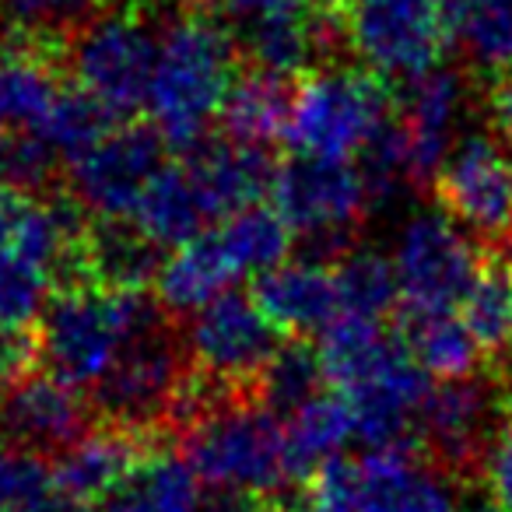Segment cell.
Listing matches in <instances>:
<instances>
[{
    "instance_id": "f546056e",
    "label": "cell",
    "mask_w": 512,
    "mask_h": 512,
    "mask_svg": "<svg viewBox=\"0 0 512 512\" xmlns=\"http://www.w3.org/2000/svg\"><path fill=\"white\" fill-rule=\"evenodd\" d=\"M327 383L330 379L323 369L320 348H313L306 337H295V341L281 344L278 355L264 369V376L256 383V400L271 407L278 418H292L302 404L320 397Z\"/></svg>"
},
{
    "instance_id": "9c48e42d",
    "label": "cell",
    "mask_w": 512,
    "mask_h": 512,
    "mask_svg": "<svg viewBox=\"0 0 512 512\" xmlns=\"http://www.w3.org/2000/svg\"><path fill=\"white\" fill-rule=\"evenodd\" d=\"M271 200L292 232L320 253H348L358 225L372 211L358 162L295 155L274 176Z\"/></svg>"
},
{
    "instance_id": "7402d4cb",
    "label": "cell",
    "mask_w": 512,
    "mask_h": 512,
    "mask_svg": "<svg viewBox=\"0 0 512 512\" xmlns=\"http://www.w3.org/2000/svg\"><path fill=\"white\" fill-rule=\"evenodd\" d=\"M130 221L162 249H176L218 225L183 158L162 165Z\"/></svg>"
},
{
    "instance_id": "f6af8a7d",
    "label": "cell",
    "mask_w": 512,
    "mask_h": 512,
    "mask_svg": "<svg viewBox=\"0 0 512 512\" xmlns=\"http://www.w3.org/2000/svg\"><path fill=\"white\" fill-rule=\"evenodd\" d=\"M306 4H309V8H334V4H337V0H306Z\"/></svg>"
},
{
    "instance_id": "603a6c76",
    "label": "cell",
    "mask_w": 512,
    "mask_h": 512,
    "mask_svg": "<svg viewBox=\"0 0 512 512\" xmlns=\"http://www.w3.org/2000/svg\"><path fill=\"white\" fill-rule=\"evenodd\" d=\"M449 36L474 81L512 74V0H449Z\"/></svg>"
},
{
    "instance_id": "ac0fdd59",
    "label": "cell",
    "mask_w": 512,
    "mask_h": 512,
    "mask_svg": "<svg viewBox=\"0 0 512 512\" xmlns=\"http://www.w3.org/2000/svg\"><path fill=\"white\" fill-rule=\"evenodd\" d=\"M183 162L190 176L197 179L214 221L228 218V214L242 211L249 204H260L271 193L274 176H278L271 151L264 144L235 141L228 134L204 137L200 144L186 148Z\"/></svg>"
},
{
    "instance_id": "d6986e66",
    "label": "cell",
    "mask_w": 512,
    "mask_h": 512,
    "mask_svg": "<svg viewBox=\"0 0 512 512\" xmlns=\"http://www.w3.org/2000/svg\"><path fill=\"white\" fill-rule=\"evenodd\" d=\"M158 446H169V442L99 421L92 432H85L71 449H64L53 460V484L57 491L81 498V502H102Z\"/></svg>"
},
{
    "instance_id": "4fadbf2b",
    "label": "cell",
    "mask_w": 512,
    "mask_h": 512,
    "mask_svg": "<svg viewBox=\"0 0 512 512\" xmlns=\"http://www.w3.org/2000/svg\"><path fill=\"white\" fill-rule=\"evenodd\" d=\"M435 200L474 239L495 249L512 232V148L491 130L463 134L432 183Z\"/></svg>"
},
{
    "instance_id": "d4e9b609",
    "label": "cell",
    "mask_w": 512,
    "mask_h": 512,
    "mask_svg": "<svg viewBox=\"0 0 512 512\" xmlns=\"http://www.w3.org/2000/svg\"><path fill=\"white\" fill-rule=\"evenodd\" d=\"M218 235L221 249H225L228 264L235 267V274L242 278H260L271 267L285 264L292 253V225L281 218L278 207L267 204H249L242 211L221 218L211 228Z\"/></svg>"
},
{
    "instance_id": "f35d334b",
    "label": "cell",
    "mask_w": 512,
    "mask_h": 512,
    "mask_svg": "<svg viewBox=\"0 0 512 512\" xmlns=\"http://www.w3.org/2000/svg\"><path fill=\"white\" fill-rule=\"evenodd\" d=\"M260 505H264V495L225 488V484H207V491L197 502V512H260Z\"/></svg>"
},
{
    "instance_id": "74e56055",
    "label": "cell",
    "mask_w": 512,
    "mask_h": 512,
    "mask_svg": "<svg viewBox=\"0 0 512 512\" xmlns=\"http://www.w3.org/2000/svg\"><path fill=\"white\" fill-rule=\"evenodd\" d=\"M228 15L239 25H253V22H267V18H281V15H295V11H306V0H225Z\"/></svg>"
},
{
    "instance_id": "e0dca14e",
    "label": "cell",
    "mask_w": 512,
    "mask_h": 512,
    "mask_svg": "<svg viewBox=\"0 0 512 512\" xmlns=\"http://www.w3.org/2000/svg\"><path fill=\"white\" fill-rule=\"evenodd\" d=\"M253 299L281 334L292 337H320L341 316L334 264H323L320 256L285 260L260 274Z\"/></svg>"
},
{
    "instance_id": "44dd1931",
    "label": "cell",
    "mask_w": 512,
    "mask_h": 512,
    "mask_svg": "<svg viewBox=\"0 0 512 512\" xmlns=\"http://www.w3.org/2000/svg\"><path fill=\"white\" fill-rule=\"evenodd\" d=\"M232 285H239V274L228 264L218 235L207 228L204 235L165 256L155 278V295L169 316H193L218 295L232 292Z\"/></svg>"
},
{
    "instance_id": "1f68e13d",
    "label": "cell",
    "mask_w": 512,
    "mask_h": 512,
    "mask_svg": "<svg viewBox=\"0 0 512 512\" xmlns=\"http://www.w3.org/2000/svg\"><path fill=\"white\" fill-rule=\"evenodd\" d=\"M113 123H120V120H116L106 106H99L92 95L81 92V88L74 85V88H64V95L57 99L50 120L43 123V130H39V134L53 144V151H57V155L64 158V165H67L71 158H78L85 148H92V144L99 141V137L106 134Z\"/></svg>"
},
{
    "instance_id": "d6a6232c",
    "label": "cell",
    "mask_w": 512,
    "mask_h": 512,
    "mask_svg": "<svg viewBox=\"0 0 512 512\" xmlns=\"http://www.w3.org/2000/svg\"><path fill=\"white\" fill-rule=\"evenodd\" d=\"M92 15L88 0H0V18L22 39L53 43L57 32L78 29Z\"/></svg>"
},
{
    "instance_id": "5bb4252c",
    "label": "cell",
    "mask_w": 512,
    "mask_h": 512,
    "mask_svg": "<svg viewBox=\"0 0 512 512\" xmlns=\"http://www.w3.org/2000/svg\"><path fill=\"white\" fill-rule=\"evenodd\" d=\"M95 428L92 400L50 372H25L0 393V439L22 453L57 460Z\"/></svg>"
},
{
    "instance_id": "9a60e30c",
    "label": "cell",
    "mask_w": 512,
    "mask_h": 512,
    "mask_svg": "<svg viewBox=\"0 0 512 512\" xmlns=\"http://www.w3.org/2000/svg\"><path fill=\"white\" fill-rule=\"evenodd\" d=\"M470 85L453 67H435L421 78L407 81L400 95L397 120L404 127L407 148H411L414 183L432 186L442 162L460 141L463 116H467Z\"/></svg>"
},
{
    "instance_id": "f1b7e54d",
    "label": "cell",
    "mask_w": 512,
    "mask_h": 512,
    "mask_svg": "<svg viewBox=\"0 0 512 512\" xmlns=\"http://www.w3.org/2000/svg\"><path fill=\"white\" fill-rule=\"evenodd\" d=\"M337 292H341V316L365 323H386L397 309L400 285L393 260L379 249H348L334 264Z\"/></svg>"
},
{
    "instance_id": "7c38bea8",
    "label": "cell",
    "mask_w": 512,
    "mask_h": 512,
    "mask_svg": "<svg viewBox=\"0 0 512 512\" xmlns=\"http://www.w3.org/2000/svg\"><path fill=\"white\" fill-rule=\"evenodd\" d=\"M505 400L498 379H439L418 411V439L425 456L456 481L481 477V463L502 432Z\"/></svg>"
},
{
    "instance_id": "836d02e7",
    "label": "cell",
    "mask_w": 512,
    "mask_h": 512,
    "mask_svg": "<svg viewBox=\"0 0 512 512\" xmlns=\"http://www.w3.org/2000/svg\"><path fill=\"white\" fill-rule=\"evenodd\" d=\"M53 484V463L43 456L22 453L0 439V512H18L32 505L36 498L50 495Z\"/></svg>"
},
{
    "instance_id": "52a82bcc",
    "label": "cell",
    "mask_w": 512,
    "mask_h": 512,
    "mask_svg": "<svg viewBox=\"0 0 512 512\" xmlns=\"http://www.w3.org/2000/svg\"><path fill=\"white\" fill-rule=\"evenodd\" d=\"M341 25L358 64L400 85L435 71L453 43L446 0H344Z\"/></svg>"
},
{
    "instance_id": "ee69618b",
    "label": "cell",
    "mask_w": 512,
    "mask_h": 512,
    "mask_svg": "<svg viewBox=\"0 0 512 512\" xmlns=\"http://www.w3.org/2000/svg\"><path fill=\"white\" fill-rule=\"evenodd\" d=\"M495 256H498V260H505V264L512 267V232H509V239L498 242V246H495Z\"/></svg>"
},
{
    "instance_id": "8fae6325",
    "label": "cell",
    "mask_w": 512,
    "mask_h": 512,
    "mask_svg": "<svg viewBox=\"0 0 512 512\" xmlns=\"http://www.w3.org/2000/svg\"><path fill=\"white\" fill-rule=\"evenodd\" d=\"M193 369L242 397H256V383L281 348V330L256 306L253 292H225L193 313L186 330Z\"/></svg>"
},
{
    "instance_id": "277c9868",
    "label": "cell",
    "mask_w": 512,
    "mask_h": 512,
    "mask_svg": "<svg viewBox=\"0 0 512 512\" xmlns=\"http://www.w3.org/2000/svg\"><path fill=\"white\" fill-rule=\"evenodd\" d=\"M165 316L169 313L158 306L148 323L130 337L113 369L92 386V407L106 425H120L169 442L172 407L186 379L193 376V358Z\"/></svg>"
},
{
    "instance_id": "30bf717a",
    "label": "cell",
    "mask_w": 512,
    "mask_h": 512,
    "mask_svg": "<svg viewBox=\"0 0 512 512\" xmlns=\"http://www.w3.org/2000/svg\"><path fill=\"white\" fill-rule=\"evenodd\" d=\"M162 165L165 141L155 127L113 123L67 162V193L92 221H130Z\"/></svg>"
},
{
    "instance_id": "ab89813d",
    "label": "cell",
    "mask_w": 512,
    "mask_h": 512,
    "mask_svg": "<svg viewBox=\"0 0 512 512\" xmlns=\"http://www.w3.org/2000/svg\"><path fill=\"white\" fill-rule=\"evenodd\" d=\"M18 512H95V509H92V502H81V498H71V495H64V491L53 488L50 495L36 498V502L25 505V509H18Z\"/></svg>"
},
{
    "instance_id": "484cf974",
    "label": "cell",
    "mask_w": 512,
    "mask_h": 512,
    "mask_svg": "<svg viewBox=\"0 0 512 512\" xmlns=\"http://www.w3.org/2000/svg\"><path fill=\"white\" fill-rule=\"evenodd\" d=\"M292 88L285 78L253 71L239 74L228 92L225 106H221V134L235 137L246 144H271L285 137L288 113H292Z\"/></svg>"
},
{
    "instance_id": "2e32d148",
    "label": "cell",
    "mask_w": 512,
    "mask_h": 512,
    "mask_svg": "<svg viewBox=\"0 0 512 512\" xmlns=\"http://www.w3.org/2000/svg\"><path fill=\"white\" fill-rule=\"evenodd\" d=\"M460 495L421 446L369 449L358 460V512H460Z\"/></svg>"
},
{
    "instance_id": "3957f363",
    "label": "cell",
    "mask_w": 512,
    "mask_h": 512,
    "mask_svg": "<svg viewBox=\"0 0 512 512\" xmlns=\"http://www.w3.org/2000/svg\"><path fill=\"white\" fill-rule=\"evenodd\" d=\"M176 449L204 484H225L253 495H285L302 484L292 474L288 428L256 397H232L207 411Z\"/></svg>"
},
{
    "instance_id": "d590c367",
    "label": "cell",
    "mask_w": 512,
    "mask_h": 512,
    "mask_svg": "<svg viewBox=\"0 0 512 512\" xmlns=\"http://www.w3.org/2000/svg\"><path fill=\"white\" fill-rule=\"evenodd\" d=\"M481 481L484 491L502 505L505 512H512V425H505L498 432V439L491 442L488 456L481 463Z\"/></svg>"
},
{
    "instance_id": "8992f818",
    "label": "cell",
    "mask_w": 512,
    "mask_h": 512,
    "mask_svg": "<svg viewBox=\"0 0 512 512\" xmlns=\"http://www.w3.org/2000/svg\"><path fill=\"white\" fill-rule=\"evenodd\" d=\"M162 32L141 8H106L67 39V67L81 92L106 106L116 120L148 106Z\"/></svg>"
},
{
    "instance_id": "5b68a950",
    "label": "cell",
    "mask_w": 512,
    "mask_h": 512,
    "mask_svg": "<svg viewBox=\"0 0 512 512\" xmlns=\"http://www.w3.org/2000/svg\"><path fill=\"white\" fill-rule=\"evenodd\" d=\"M393 116L383 78L348 67H320L302 78L281 141L295 155L355 162Z\"/></svg>"
},
{
    "instance_id": "4dcf8cb0",
    "label": "cell",
    "mask_w": 512,
    "mask_h": 512,
    "mask_svg": "<svg viewBox=\"0 0 512 512\" xmlns=\"http://www.w3.org/2000/svg\"><path fill=\"white\" fill-rule=\"evenodd\" d=\"M460 316L484 355H498L512 341V267L505 260H484L474 288L463 299Z\"/></svg>"
},
{
    "instance_id": "7bdbcfd3",
    "label": "cell",
    "mask_w": 512,
    "mask_h": 512,
    "mask_svg": "<svg viewBox=\"0 0 512 512\" xmlns=\"http://www.w3.org/2000/svg\"><path fill=\"white\" fill-rule=\"evenodd\" d=\"M498 390H502V400H505V411H509L512 418V355L502 362V369H498Z\"/></svg>"
},
{
    "instance_id": "cb8c5ba5",
    "label": "cell",
    "mask_w": 512,
    "mask_h": 512,
    "mask_svg": "<svg viewBox=\"0 0 512 512\" xmlns=\"http://www.w3.org/2000/svg\"><path fill=\"white\" fill-rule=\"evenodd\" d=\"M197 470L176 446H158L99 502V512H197Z\"/></svg>"
},
{
    "instance_id": "7a4b0ae2",
    "label": "cell",
    "mask_w": 512,
    "mask_h": 512,
    "mask_svg": "<svg viewBox=\"0 0 512 512\" xmlns=\"http://www.w3.org/2000/svg\"><path fill=\"white\" fill-rule=\"evenodd\" d=\"M155 309L144 292L95 278L60 281L36 323V362L74 390H92Z\"/></svg>"
},
{
    "instance_id": "6da1fadb",
    "label": "cell",
    "mask_w": 512,
    "mask_h": 512,
    "mask_svg": "<svg viewBox=\"0 0 512 512\" xmlns=\"http://www.w3.org/2000/svg\"><path fill=\"white\" fill-rule=\"evenodd\" d=\"M239 57V39L207 11L186 8L165 22L144 106L165 144L186 151L204 141L239 78Z\"/></svg>"
},
{
    "instance_id": "ba28073f",
    "label": "cell",
    "mask_w": 512,
    "mask_h": 512,
    "mask_svg": "<svg viewBox=\"0 0 512 512\" xmlns=\"http://www.w3.org/2000/svg\"><path fill=\"white\" fill-rule=\"evenodd\" d=\"M393 271H397L404 313H453L474 288L484 260L470 232L446 211H414L393 239Z\"/></svg>"
},
{
    "instance_id": "83f0119b",
    "label": "cell",
    "mask_w": 512,
    "mask_h": 512,
    "mask_svg": "<svg viewBox=\"0 0 512 512\" xmlns=\"http://www.w3.org/2000/svg\"><path fill=\"white\" fill-rule=\"evenodd\" d=\"M404 341L428 376L463 379L481 372L484 348L460 313H404Z\"/></svg>"
},
{
    "instance_id": "ffe728a7",
    "label": "cell",
    "mask_w": 512,
    "mask_h": 512,
    "mask_svg": "<svg viewBox=\"0 0 512 512\" xmlns=\"http://www.w3.org/2000/svg\"><path fill=\"white\" fill-rule=\"evenodd\" d=\"M64 88L53 43L22 36L0 43V134H39Z\"/></svg>"
},
{
    "instance_id": "e575fe53",
    "label": "cell",
    "mask_w": 512,
    "mask_h": 512,
    "mask_svg": "<svg viewBox=\"0 0 512 512\" xmlns=\"http://www.w3.org/2000/svg\"><path fill=\"white\" fill-rule=\"evenodd\" d=\"M306 512H358V460L330 456L302 488Z\"/></svg>"
},
{
    "instance_id": "60d3db41",
    "label": "cell",
    "mask_w": 512,
    "mask_h": 512,
    "mask_svg": "<svg viewBox=\"0 0 512 512\" xmlns=\"http://www.w3.org/2000/svg\"><path fill=\"white\" fill-rule=\"evenodd\" d=\"M302 488H306V484H302ZM302 488L299 491H285V495L264 498L260 512H306V498H302Z\"/></svg>"
},
{
    "instance_id": "4316f807",
    "label": "cell",
    "mask_w": 512,
    "mask_h": 512,
    "mask_svg": "<svg viewBox=\"0 0 512 512\" xmlns=\"http://www.w3.org/2000/svg\"><path fill=\"white\" fill-rule=\"evenodd\" d=\"M355 435V407L341 390L320 393L288 418V456L299 484L313 477L323 460L337 456Z\"/></svg>"
},
{
    "instance_id": "b9f144b4",
    "label": "cell",
    "mask_w": 512,
    "mask_h": 512,
    "mask_svg": "<svg viewBox=\"0 0 512 512\" xmlns=\"http://www.w3.org/2000/svg\"><path fill=\"white\" fill-rule=\"evenodd\" d=\"M460 512H505V509L488 495V491H463Z\"/></svg>"
},
{
    "instance_id": "8d00e7d4",
    "label": "cell",
    "mask_w": 512,
    "mask_h": 512,
    "mask_svg": "<svg viewBox=\"0 0 512 512\" xmlns=\"http://www.w3.org/2000/svg\"><path fill=\"white\" fill-rule=\"evenodd\" d=\"M32 362H36V337H29L25 330L0 327V393L15 379H22Z\"/></svg>"
},
{
    "instance_id": "bcb514c9",
    "label": "cell",
    "mask_w": 512,
    "mask_h": 512,
    "mask_svg": "<svg viewBox=\"0 0 512 512\" xmlns=\"http://www.w3.org/2000/svg\"><path fill=\"white\" fill-rule=\"evenodd\" d=\"M106 4H113V0H88V8H92V11H99V8H106Z\"/></svg>"
},
{
    "instance_id": "7dc6e473",
    "label": "cell",
    "mask_w": 512,
    "mask_h": 512,
    "mask_svg": "<svg viewBox=\"0 0 512 512\" xmlns=\"http://www.w3.org/2000/svg\"><path fill=\"white\" fill-rule=\"evenodd\" d=\"M186 4H211V0H186Z\"/></svg>"
}]
</instances>
